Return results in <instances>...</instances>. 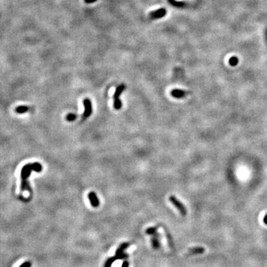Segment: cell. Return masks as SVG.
I'll return each instance as SVG.
<instances>
[{
    "label": "cell",
    "instance_id": "obj_1",
    "mask_svg": "<svg viewBox=\"0 0 267 267\" xmlns=\"http://www.w3.org/2000/svg\"><path fill=\"white\" fill-rule=\"evenodd\" d=\"M42 170V166L39 162H34V163H28L26 164L25 166L23 167L21 171V178H22V183H21V190L25 191L28 190V192H31V189L30 186L28 185L27 179L28 177L31 175L32 171H35L37 172H40Z\"/></svg>",
    "mask_w": 267,
    "mask_h": 267
},
{
    "label": "cell",
    "instance_id": "obj_2",
    "mask_svg": "<svg viewBox=\"0 0 267 267\" xmlns=\"http://www.w3.org/2000/svg\"><path fill=\"white\" fill-rule=\"evenodd\" d=\"M129 246V243H123L122 244L119 248H118L117 251L116 252V256L114 257H111V258L109 259L108 260H107L106 262V264H105V267H111V264L113 263V262L116 259H123L125 258V257H127V255L123 253V250L126 249V247Z\"/></svg>",
    "mask_w": 267,
    "mask_h": 267
},
{
    "label": "cell",
    "instance_id": "obj_3",
    "mask_svg": "<svg viewBox=\"0 0 267 267\" xmlns=\"http://www.w3.org/2000/svg\"><path fill=\"white\" fill-rule=\"evenodd\" d=\"M169 200L171 203L174 205L175 207L177 208V209L181 212V215L182 216H186V213H187V211H186V208L185 207L184 205L178 200L177 198H176V197L174 196L171 195L169 197Z\"/></svg>",
    "mask_w": 267,
    "mask_h": 267
},
{
    "label": "cell",
    "instance_id": "obj_4",
    "mask_svg": "<svg viewBox=\"0 0 267 267\" xmlns=\"http://www.w3.org/2000/svg\"><path fill=\"white\" fill-rule=\"evenodd\" d=\"M83 105H84L85 111L83 112L82 118H83V120H85L88 117L91 116V113H92V105H91V99H88V98H85L83 100Z\"/></svg>",
    "mask_w": 267,
    "mask_h": 267
},
{
    "label": "cell",
    "instance_id": "obj_5",
    "mask_svg": "<svg viewBox=\"0 0 267 267\" xmlns=\"http://www.w3.org/2000/svg\"><path fill=\"white\" fill-rule=\"evenodd\" d=\"M165 14H166V11L163 8H161L154 11H151L150 13L149 17L151 19H159L163 17Z\"/></svg>",
    "mask_w": 267,
    "mask_h": 267
},
{
    "label": "cell",
    "instance_id": "obj_6",
    "mask_svg": "<svg viewBox=\"0 0 267 267\" xmlns=\"http://www.w3.org/2000/svg\"><path fill=\"white\" fill-rule=\"evenodd\" d=\"M88 199L90 200V203H91V205L93 207H98L99 206V200L98 199L97 194H96L95 192H90L89 194H88Z\"/></svg>",
    "mask_w": 267,
    "mask_h": 267
},
{
    "label": "cell",
    "instance_id": "obj_7",
    "mask_svg": "<svg viewBox=\"0 0 267 267\" xmlns=\"http://www.w3.org/2000/svg\"><path fill=\"white\" fill-rule=\"evenodd\" d=\"M188 93L186 91H183V90L180 89H174L173 91H171V94L173 97L175 98H182L184 97L185 96H186Z\"/></svg>",
    "mask_w": 267,
    "mask_h": 267
},
{
    "label": "cell",
    "instance_id": "obj_8",
    "mask_svg": "<svg viewBox=\"0 0 267 267\" xmlns=\"http://www.w3.org/2000/svg\"><path fill=\"white\" fill-rule=\"evenodd\" d=\"M151 243H152V246L154 249H158L160 247V241H159V235L157 234V232L154 235H152V238H151Z\"/></svg>",
    "mask_w": 267,
    "mask_h": 267
},
{
    "label": "cell",
    "instance_id": "obj_9",
    "mask_svg": "<svg viewBox=\"0 0 267 267\" xmlns=\"http://www.w3.org/2000/svg\"><path fill=\"white\" fill-rule=\"evenodd\" d=\"M125 88H126V85H125L124 84L120 85L117 88L116 91H115V92H114V96H113L114 100V99H120V94H122V93H123V91H124Z\"/></svg>",
    "mask_w": 267,
    "mask_h": 267
},
{
    "label": "cell",
    "instance_id": "obj_10",
    "mask_svg": "<svg viewBox=\"0 0 267 267\" xmlns=\"http://www.w3.org/2000/svg\"><path fill=\"white\" fill-rule=\"evenodd\" d=\"M204 252L205 249L203 247H200V246H197V247H194L189 249V254L191 255H200Z\"/></svg>",
    "mask_w": 267,
    "mask_h": 267
},
{
    "label": "cell",
    "instance_id": "obj_11",
    "mask_svg": "<svg viewBox=\"0 0 267 267\" xmlns=\"http://www.w3.org/2000/svg\"><path fill=\"white\" fill-rule=\"evenodd\" d=\"M28 111V107L26 105H20L16 108V112L18 114H23L25 113Z\"/></svg>",
    "mask_w": 267,
    "mask_h": 267
},
{
    "label": "cell",
    "instance_id": "obj_12",
    "mask_svg": "<svg viewBox=\"0 0 267 267\" xmlns=\"http://www.w3.org/2000/svg\"><path fill=\"white\" fill-rule=\"evenodd\" d=\"M66 120L68 122H73L77 119V115L75 114H72V113H69L66 115V117H65Z\"/></svg>",
    "mask_w": 267,
    "mask_h": 267
},
{
    "label": "cell",
    "instance_id": "obj_13",
    "mask_svg": "<svg viewBox=\"0 0 267 267\" xmlns=\"http://www.w3.org/2000/svg\"><path fill=\"white\" fill-rule=\"evenodd\" d=\"M114 107L116 110H120L122 108V102L120 99H114Z\"/></svg>",
    "mask_w": 267,
    "mask_h": 267
},
{
    "label": "cell",
    "instance_id": "obj_14",
    "mask_svg": "<svg viewBox=\"0 0 267 267\" xmlns=\"http://www.w3.org/2000/svg\"><path fill=\"white\" fill-rule=\"evenodd\" d=\"M157 228L156 227H150V228L146 229V234H148V235H153L157 233Z\"/></svg>",
    "mask_w": 267,
    "mask_h": 267
},
{
    "label": "cell",
    "instance_id": "obj_15",
    "mask_svg": "<svg viewBox=\"0 0 267 267\" xmlns=\"http://www.w3.org/2000/svg\"><path fill=\"white\" fill-rule=\"evenodd\" d=\"M229 62L232 65H235L238 64V58H236V57L231 58L230 60H229Z\"/></svg>",
    "mask_w": 267,
    "mask_h": 267
},
{
    "label": "cell",
    "instance_id": "obj_16",
    "mask_svg": "<svg viewBox=\"0 0 267 267\" xmlns=\"http://www.w3.org/2000/svg\"><path fill=\"white\" fill-rule=\"evenodd\" d=\"M20 267H31V263L28 261L25 262V263H23V264L20 265Z\"/></svg>",
    "mask_w": 267,
    "mask_h": 267
},
{
    "label": "cell",
    "instance_id": "obj_17",
    "mask_svg": "<svg viewBox=\"0 0 267 267\" xmlns=\"http://www.w3.org/2000/svg\"><path fill=\"white\" fill-rule=\"evenodd\" d=\"M96 1H97V0H85V3H87V4H90V3H93V2H96Z\"/></svg>",
    "mask_w": 267,
    "mask_h": 267
},
{
    "label": "cell",
    "instance_id": "obj_18",
    "mask_svg": "<svg viewBox=\"0 0 267 267\" xmlns=\"http://www.w3.org/2000/svg\"><path fill=\"white\" fill-rule=\"evenodd\" d=\"M263 222H264V223L266 224V225H267V214H266V216H265L264 218H263Z\"/></svg>",
    "mask_w": 267,
    "mask_h": 267
}]
</instances>
